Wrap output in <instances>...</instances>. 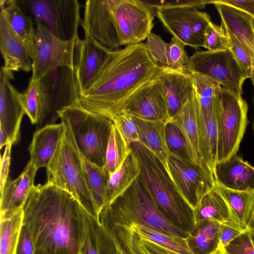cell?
Masks as SVG:
<instances>
[{
    "instance_id": "cell-1",
    "label": "cell",
    "mask_w": 254,
    "mask_h": 254,
    "mask_svg": "<svg viewBox=\"0 0 254 254\" xmlns=\"http://www.w3.org/2000/svg\"><path fill=\"white\" fill-rule=\"evenodd\" d=\"M23 213L34 254H81L89 214L69 193L48 183L34 185Z\"/></svg>"
},
{
    "instance_id": "cell-2",
    "label": "cell",
    "mask_w": 254,
    "mask_h": 254,
    "mask_svg": "<svg viewBox=\"0 0 254 254\" xmlns=\"http://www.w3.org/2000/svg\"><path fill=\"white\" fill-rule=\"evenodd\" d=\"M161 68L145 43L114 50L92 84L80 93L79 102L87 110L112 120L132 94Z\"/></svg>"
},
{
    "instance_id": "cell-3",
    "label": "cell",
    "mask_w": 254,
    "mask_h": 254,
    "mask_svg": "<svg viewBox=\"0 0 254 254\" xmlns=\"http://www.w3.org/2000/svg\"><path fill=\"white\" fill-rule=\"evenodd\" d=\"M99 220L103 227L138 224L185 239L189 236L166 218L140 176L123 195L102 209Z\"/></svg>"
},
{
    "instance_id": "cell-4",
    "label": "cell",
    "mask_w": 254,
    "mask_h": 254,
    "mask_svg": "<svg viewBox=\"0 0 254 254\" xmlns=\"http://www.w3.org/2000/svg\"><path fill=\"white\" fill-rule=\"evenodd\" d=\"M130 147L139 160L140 177L161 211L172 224L190 235L195 225L193 210L181 196L162 164L150 150L138 142Z\"/></svg>"
},
{
    "instance_id": "cell-5",
    "label": "cell",
    "mask_w": 254,
    "mask_h": 254,
    "mask_svg": "<svg viewBox=\"0 0 254 254\" xmlns=\"http://www.w3.org/2000/svg\"><path fill=\"white\" fill-rule=\"evenodd\" d=\"M64 126L63 136L46 168L47 183L69 193L90 216L99 220V213L85 180L79 151L69 129Z\"/></svg>"
},
{
    "instance_id": "cell-6",
    "label": "cell",
    "mask_w": 254,
    "mask_h": 254,
    "mask_svg": "<svg viewBox=\"0 0 254 254\" xmlns=\"http://www.w3.org/2000/svg\"><path fill=\"white\" fill-rule=\"evenodd\" d=\"M59 117L81 154L91 163L104 166L113 121L87 110L79 102L63 110Z\"/></svg>"
},
{
    "instance_id": "cell-7",
    "label": "cell",
    "mask_w": 254,
    "mask_h": 254,
    "mask_svg": "<svg viewBox=\"0 0 254 254\" xmlns=\"http://www.w3.org/2000/svg\"><path fill=\"white\" fill-rule=\"evenodd\" d=\"M146 2L155 9L173 37L196 50L203 47L205 31L211 20L207 13L200 10L209 4V0Z\"/></svg>"
},
{
    "instance_id": "cell-8",
    "label": "cell",
    "mask_w": 254,
    "mask_h": 254,
    "mask_svg": "<svg viewBox=\"0 0 254 254\" xmlns=\"http://www.w3.org/2000/svg\"><path fill=\"white\" fill-rule=\"evenodd\" d=\"M214 105L218 130V162L237 154L248 123V106L242 95L222 87Z\"/></svg>"
},
{
    "instance_id": "cell-9",
    "label": "cell",
    "mask_w": 254,
    "mask_h": 254,
    "mask_svg": "<svg viewBox=\"0 0 254 254\" xmlns=\"http://www.w3.org/2000/svg\"><path fill=\"white\" fill-rule=\"evenodd\" d=\"M40 81V103L36 130L54 125L64 109L79 103L80 89L76 69H55Z\"/></svg>"
},
{
    "instance_id": "cell-10",
    "label": "cell",
    "mask_w": 254,
    "mask_h": 254,
    "mask_svg": "<svg viewBox=\"0 0 254 254\" xmlns=\"http://www.w3.org/2000/svg\"><path fill=\"white\" fill-rule=\"evenodd\" d=\"M17 4L33 21L43 26L63 40L79 38L78 27L82 20L81 5L77 0H16Z\"/></svg>"
},
{
    "instance_id": "cell-11",
    "label": "cell",
    "mask_w": 254,
    "mask_h": 254,
    "mask_svg": "<svg viewBox=\"0 0 254 254\" xmlns=\"http://www.w3.org/2000/svg\"><path fill=\"white\" fill-rule=\"evenodd\" d=\"M34 40L31 80H40L51 71L60 67L76 69L81 42L79 38L63 40L43 26L36 24Z\"/></svg>"
},
{
    "instance_id": "cell-12",
    "label": "cell",
    "mask_w": 254,
    "mask_h": 254,
    "mask_svg": "<svg viewBox=\"0 0 254 254\" xmlns=\"http://www.w3.org/2000/svg\"><path fill=\"white\" fill-rule=\"evenodd\" d=\"M109 3L120 46L147 39L154 26L155 12L152 7L139 0H109Z\"/></svg>"
},
{
    "instance_id": "cell-13",
    "label": "cell",
    "mask_w": 254,
    "mask_h": 254,
    "mask_svg": "<svg viewBox=\"0 0 254 254\" xmlns=\"http://www.w3.org/2000/svg\"><path fill=\"white\" fill-rule=\"evenodd\" d=\"M185 70L208 76L218 81L222 88L241 95L243 93V84L247 79L229 50H197L189 57Z\"/></svg>"
},
{
    "instance_id": "cell-14",
    "label": "cell",
    "mask_w": 254,
    "mask_h": 254,
    "mask_svg": "<svg viewBox=\"0 0 254 254\" xmlns=\"http://www.w3.org/2000/svg\"><path fill=\"white\" fill-rule=\"evenodd\" d=\"M169 167L171 181L193 210L215 186L213 176L203 167L171 152Z\"/></svg>"
},
{
    "instance_id": "cell-15",
    "label": "cell",
    "mask_w": 254,
    "mask_h": 254,
    "mask_svg": "<svg viewBox=\"0 0 254 254\" xmlns=\"http://www.w3.org/2000/svg\"><path fill=\"white\" fill-rule=\"evenodd\" d=\"M13 71L3 66L0 73V148L8 141L12 144L19 138L20 127L24 111L19 100L20 93L10 82Z\"/></svg>"
},
{
    "instance_id": "cell-16",
    "label": "cell",
    "mask_w": 254,
    "mask_h": 254,
    "mask_svg": "<svg viewBox=\"0 0 254 254\" xmlns=\"http://www.w3.org/2000/svg\"><path fill=\"white\" fill-rule=\"evenodd\" d=\"M123 111L146 121L165 124L171 122L165 101L154 78L132 94Z\"/></svg>"
},
{
    "instance_id": "cell-17",
    "label": "cell",
    "mask_w": 254,
    "mask_h": 254,
    "mask_svg": "<svg viewBox=\"0 0 254 254\" xmlns=\"http://www.w3.org/2000/svg\"><path fill=\"white\" fill-rule=\"evenodd\" d=\"M84 38L92 37L112 50L120 47L110 14L109 0H87L81 23Z\"/></svg>"
},
{
    "instance_id": "cell-18",
    "label": "cell",
    "mask_w": 254,
    "mask_h": 254,
    "mask_svg": "<svg viewBox=\"0 0 254 254\" xmlns=\"http://www.w3.org/2000/svg\"><path fill=\"white\" fill-rule=\"evenodd\" d=\"M161 67L154 80L164 98L171 121L193 96L195 90L190 72Z\"/></svg>"
},
{
    "instance_id": "cell-19",
    "label": "cell",
    "mask_w": 254,
    "mask_h": 254,
    "mask_svg": "<svg viewBox=\"0 0 254 254\" xmlns=\"http://www.w3.org/2000/svg\"><path fill=\"white\" fill-rule=\"evenodd\" d=\"M37 170L29 161L16 179H8L0 191V220L10 218L23 210Z\"/></svg>"
},
{
    "instance_id": "cell-20",
    "label": "cell",
    "mask_w": 254,
    "mask_h": 254,
    "mask_svg": "<svg viewBox=\"0 0 254 254\" xmlns=\"http://www.w3.org/2000/svg\"><path fill=\"white\" fill-rule=\"evenodd\" d=\"M113 51L92 37L84 38L81 40L79 61L76 69L80 93L85 91L92 84Z\"/></svg>"
},
{
    "instance_id": "cell-21",
    "label": "cell",
    "mask_w": 254,
    "mask_h": 254,
    "mask_svg": "<svg viewBox=\"0 0 254 254\" xmlns=\"http://www.w3.org/2000/svg\"><path fill=\"white\" fill-rule=\"evenodd\" d=\"M215 184L242 191H254V167L237 154L216 162L213 171Z\"/></svg>"
},
{
    "instance_id": "cell-22",
    "label": "cell",
    "mask_w": 254,
    "mask_h": 254,
    "mask_svg": "<svg viewBox=\"0 0 254 254\" xmlns=\"http://www.w3.org/2000/svg\"><path fill=\"white\" fill-rule=\"evenodd\" d=\"M214 5L221 19V26L235 35L254 57V18L249 14L218 0H209Z\"/></svg>"
},
{
    "instance_id": "cell-23",
    "label": "cell",
    "mask_w": 254,
    "mask_h": 254,
    "mask_svg": "<svg viewBox=\"0 0 254 254\" xmlns=\"http://www.w3.org/2000/svg\"><path fill=\"white\" fill-rule=\"evenodd\" d=\"M0 50L4 61L3 66L6 69L26 72L32 70V60L11 30L2 10L0 11Z\"/></svg>"
},
{
    "instance_id": "cell-24",
    "label": "cell",
    "mask_w": 254,
    "mask_h": 254,
    "mask_svg": "<svg viewBox=\"0 0 254 254\" xmlns=\"http://www.w3.org/2000/svg\"><path fill=\"white\" fill-rule=\"evenodd\" d=\"M65 130L63 123L50 125L36 130L28 148L30 162L38 170L47 168Z\"/></svg>"
},
{
    "instance_id": "cell-25",
    "label": "cell",
    "mask_w": 254,
    "mask_h": 254,
    "mask_svg": "<svg viewBox=\"0 0 254 254\" xmlns=\"http://www.w3.org/2000/svg\"><path fill=\"white\" fill-rule=\"evenodd\" d=\"M198 111L199 103L195 93L179 113L172 119L171 122L180 128L184 135L190 160L195 164L201 165L198 123Z\"/></svg>"
},
{
    "instance_id": "cell-26",
    "label": "cell",
    "mask_w": 254,
    "mask_h": 254,
    "mask_svg": "<svg viewBox=\"0 0 254 254\" xmlns=\"http://www.w3.org/2000/svg\"><path fill=\"white\" fill-rule=\"evenodd\" d=\"M145 44L151 57L159 65L173 70H186L189 57L181 41L173 37L168 43L151 33Z\"/></svg>"
},
{
    "instance_id": "cell-27",
    "label": "cell",
    "mask_w": 254,
    "mask_h": 254,
    "mask_svg": "<svg viewBox=\"0 0 254 254\" xmlns=\"http://www.w3.org/2000/svg\"><path fill=\"white\" fill-rule=\"evenodd\" d=\"M198 123L201 165L213 177L214 168L217 160L218 144V130L214 103L212 109L207 113L202 112L199 105Z\"/></svg>"
},
{
    "instance_id": "cell-28",
    "label": "cell",
    "mask_w": 254,
    "mask_h": 254,
    "mask_svg": "<svg viewBox=\"0 0 254 254\" xmlns=\"http://www.w3.org/2000/svg\"><path fill=\"white\" fill-rule=\"evenodd\" d=\"M140 175V166L135 151L131 148L121 166L110 176L105 195V206L123 195Z\"/></svg>"
},
{
    "instance_id": "cell-29",
    "label": "cell",
    "mask_w": 254,
    "mask_h": 254,
    "mask_svg": "<svg viewBox=\"0 0 254 254\" xmlns=\"http://www.w3.org/2000/svg\"><path fill=\"white\" fill-rule=\"evenodd\" d=\"M0 7L13 33L23 45L32 60L35 34L33 21L22 10L16 0H0Z\"/></svg>"
},
{
    "instance_id": "cell-30",
    "label": "cell",
    "mask_w": 254,
    "mask_h": 254,
    "mask_svg": "<svg viewBox=\"0 0 254 254\" xmlns=\"http://www.w3.org/2000/svg\"><path fill=\"white\" fill-rule=\"evenodd\" d=\"M133 118L139 132V142L156 156L170 178L169 167L170 151L166 140V124L146 121L134 117Z\"/></svg>"
},
{
    "instance_id": "cell-31",
    "label": "cell",
    "mask_w": 254,
    "mask_h": 254,
    "mask_svg": "<svg viewBox=\"0 0 254 254\" xmlns=\"http://www.w3.org/2000/svg\"><path fill=\"white\" fill-rule=\"evenodd\" d=\"M193 216L195 223L201 220L210 219L240 229L227 202L216 185L202 197L193 209Z\"/></svg>"
},
{
    "instance_id": "cell-32",
    "label": "cell",
    "mask_w": 254,
    "mask_h": 254,
    "mask_svg": "<svg viewBox=\"0 0 254 254\" xmlns=\"http://www.w3.org/2000/svg\"><path fill=\"white\" fill-rule=\"evenodd\" d=\"M221 224L214 220L204 219L195 223L186 242L194 254H219Z\"/></svg>"
},
{
    "instance_id": "cell-33",
    "label": "cell",
    "mask_w": 254,
    "mask_h": 254,
    "mask_svg": "<svg viewBox=\"0 0 254 254\" xmlns=\"http://www.w3.org/2000/svg\"><path fill=\"white\" fill-rule=\"evenodd\" d=\"M215 185L227 202L240 229L243 232L247 231L253 212L254 191L234 190L225 188L216 184Z\"/></svg>"
},
{
    "instance_id": "cell-34",
    "label": "cell",
    "mask_w": 254,
    "mask_h": 254,
    "mask_svg": "<svg viewBox=\"0 0 254 254\" xmlns=\"http://www.w3.org/2000/svg\"><path fill=\"white\" fill-rule=\"evenodd\" d=\"M79 153L87 188L100 213L105 206V191L110 176L104 166L91 163L80 151Z\"/></svg>"
},
{
    "instance_id": "cell-35",
    "label": "cell",
    "mask_w": 254,
    "mask_h": 254,
    "mask_svg": "<svg viewBox=\"0 0 254 254\" xmlns=\"http://www.w3.org/2000/svg\"><path fill=\"white\" fill-rule=\"evenodd\" d=\"M129 226L139 238L157 244L171 254H194L187 245L185 239L172 236L140 224H132Z\"/></svg>"
},
{
    "instance_id": "cell-36",
    "label": "cell",
    "mask_w": 254,
    "mask_h": 254,
    "mask_svg": "<svg viewBox=\"0 0 254 254\" xmlns=\"http://www.w3.org/2000/svg\"><path fill=\"white\" fill-rule=\"evenodd\" d=\"M131 150L116 126H112L106 152L104 168L110 176L121 166Z\"/></svg>"
},
{
    "instance_id": "cell-37",
    "label": "cell",
    "mask_w": 254,
    "mask_h": 254,
    "mask_svg": "<svg viewBox=\"0 0 254 254\" xmlns=\"http://www.w3.org/2000/svg\"><path fill=\"white\" fill-rule=\"evenodd\" d=\"M190 73L200 110L203 113L208 112L212 109L215 98L222 86L218 81L208 76L196 72Z\"/></svg>"
},
{
    "instance_id": "cell-38",
    "label": "cell",
    "mask_w": 254,
    "mask_h": 254,
    "mask_svg": "<svg viewBox=\"0 0 254 254\" xmlns=\"http://www.w3.org/2000/svg\"><path fill=\"white\" fill-rule=\"evenodd\" d=\"M23 219L22 210L10 218L0 220V254H15Z\"/></svg>"
},
{
    "instance_id": "cell-39",
    "label": "cell",
    "mask_w": 254,
    "mask_h": 254,
    "mask_svg": "<svg viewBox=\"0 0 254 254\" xmlns=\"http://www.w3.org/2000/svg\"><path fill=\"white\" fill-rule=\"evenodd\" d=\"M105 230L122 254H144L130 226H112Z\"/></svg>"
},
{
    "instance_id": "cell-40",
    "label": "cell",
    "mask_w": 254,
    "mask_h": 254,
    "mask_svg": "<svg viewBox=\"0 0 254 254\" xmlns=\"http://www.w3.org/2000/svg\"><path fill=\"white\" fill-rule=\"evenodd\" d=\"M104 231L99 220L88 214L87 234L81 254H104Z\"/></svg>"
},
{
    "instance_id": "cell-41",
    "label": "cell",
    "mask_w": 254,
    "mask_h": 254,
    "mask_svg": "<svg viewBox=\"0 0 254 254\" xmlns=\"http://www.w3.org/2000/svg\"><path fill=\"white\" fill-rule=\"evenodd\" d=\"M20 104L32 124H36L40 103V81L30 80L23 93L19 94Z\"/></svg>"
},
{
    "instance_id": "cell-42",
    "label": "cell",
    "mask_w": 254,
    "mask_h": 254,
    "mask_svg": "<svg viewBox=\"0 0 254 254\" xmlns=\"http://www.w3.org/2000/svg\"><path fill=\"white\" fill-rule=\"evenodd\" d=\"M230 42L228 36L221 26L210 22L204 33L203 48L210 51L229 50Z\"/></svg>"
},
{
    "instance_id": "cell-43",
    "label": "cell",
    "mask_w": 254,
    "mask_h": 254,
    "mask_svg": "<svg viewBox=\"0 0 254 254\" xmlns=\"http://www.w3.org/2000/svg\"><path fill=\"white\" fill-rule=\"evenodd\" d=\"M112 121L129 146L133 143L139 142V132L131 115L122 111L115 116Z\"/></svg>"
},
{
    "instance_id": "cell-44",
    "label": "cell",
    "mask_w": 254,
    "mask_h": 254,
    "mask_svg": "<svg viewBox=\"0 0 254 254\" xmlns=\"http://www.w3.org/2000/svg\"><path fill=\"white\" fill-rule=\"evenodd\" d=\"M165 136L168 147L171 152L189 159L184 135L180 128L172 122L166 124Z\"/></svg>"
},
{
    "instance_id": "cell-45",
    "label": "cell",
    "mask_w": 254,
    "mask_h": 254,
    "mask_svg": "<svg viewBox=\"0 0 254 254\" xmlns=\"http://www.w3.org/2000/svg\"><path fill=\"white\" fill-rule=\"evenodd\" d=\"M226 33L230 42L229 50L232 53L247 78H251L252 63L250 53L235 35Z\"/></svg>"
},
{
    "instance_id": "cell-46",
    "label": "cell",
    "mask_w": 254,
    "mask_h": 254,
    "mask_svg": "<svg viewBox=\"0 0 254 254\" xmlns=\"http://www.w3.org/2000/svg\"><path fill=\"white\" fill-rule=\"evenodd\" d=\"M219 254H254V244L249 233L247 231L243 232L221 248Z\"/></svg>"
},
{
    "instance_id": "cell-47",
    "label": "cell",
    "mask_w": 254,
    "mask_h": 254,
    "mask_svg": "<svg viewBox=\"0 0 254 254\" xmlns=\"http://www.w3.org/2000/svg\"><path fill=\"white\" fill-rule=\"evenodd\" d=\"M12 143L8 141L5 145V149L0 161V190H3L8 179V173L10 164V152Z\"/></svg>"
},
{
    "instance_id": "cell-48",
    "label": "cell",
    "mask_w": 254,
    "mask_h": 254,
    "mask_svg": "<svg viewBox=\"0 0 254 254\" xmlns=\"http://www.w3.org/2000/svg\"><path fill=\"white\" fill-rule=\"evenodd\" d=\"M34 245L26 228L22 225L15 254H34Z\"/></svg>"
},
{
    "instance_id": "cell-49",
    "label": "cell",
    "mask_w": 254,
    "mask_h": 254,
    "mask_svg": "<svg viewBox=\"0 0 254 254\" xmlns=\"http://www.w3.org/2000/svg\"><path fill=\"white\" fill-rule=\"evenodd\" d=\"M243 232L236 228L221 224L219 232L220 249L228 244Z\"/></svg>"
},
{
    "instance_id": "cell-50",
    "label": "cell",
    "mask_w": 254,
    "mask_h": 254,
    "mask_svg": "<svg viewBox=\"0 0 254 254\" xmlns=\"http://www.w3.org/2000/svg\"><path fill=\"white\" fill-rule=\"evenodd\" d=\"M250 15L254 18V0H218Z\"/></svg>"
},
{
    "instance_id": "cell-51",
    "label": "cell",
    "mask_w": 254,
    "mask_h": 254,
    "mask_svg": "<svg viewBox=\"0 0 254 254\" xmlns=\"http://www.w3.org/2000/svg\"><path fill=\"white\" fill-rule=\"evenodd\" d=\"M137 236L139 245L144 254H171L167 250L157 244L149 240L140 238L137 235Z\"/></svg>"
},
{
    "instance_id": "cell-52",
    "label": "cell",
    "mask_w": 254,
    "mask_h": 254,
    "mask_svg": "<svg viewBox=\"0 0 254 254\" xmlns=\"http://www.w3.org/2000/svg\"><path fill=\"white\" fill-rule=\"evenodd\" d=\"M247 231L250 234L254 244V205L252 215L248 225Z\"/></svg>"
},
{
    "instance_id": "cell-53",
    "label": "cell",
    "mask_w": 254,
    "mask_h": 254,
    "mask_svg": "<svg viewBox=\"0 0 254 254\" xmlns=\"http://www.w3.org/2000/svg\"><path fill=\"white\" fill-rule=\"evenodd\" d=\"M252 57V75L251 79L252 80L253 86L254 88V57Z\"/></svg>"
},
{
    "instance_id": "cell-54",
    "label": "cell",
    "mask_w": 254,
    "mask_h": 254,
    "mask_svg": "<svg viewBox=\"0 0 254 254\" xmlns=\"http://www.w3.org/2000/svg\"><path fill=\"white\" fill-rule=\"evenodd\" d=\"M115 243V242H114ZM117 254H122V253L120 252V251L119 250V249L118 248V247H117Z\"/></svg>"
}]
</instances>
